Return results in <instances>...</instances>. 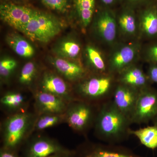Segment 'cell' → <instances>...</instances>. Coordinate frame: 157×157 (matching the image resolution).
Returning a JSON list of instances; mask_svg holds the SVG:
<instances>
[{
	"instance_id": "6da1fadb",
	"label": "cell",
	"mask_w": 157,
	"mask_h": 157,
	"mask_svg": "<svg viewBox=\"0 0 157 157\" xmlns=\"http://www.w3.org/2000/svg\"><path fill=\"white\" fill-rule=\"evenodd\" d=\"M131 121L117 108L112 100L104 102L99 109L95 120V131L102 140L115 143L129 135Z\"/></svg>"
},
{
	"instance_id": "7a4b0ae2",
	"label": "cell",
	"mask_w": 157,
	"mask_h": 157,
	"mask_svg": "<svg viewBox=\"0 0 157 157\" xmlns=\"http://www.w3.org/2000/svg\"><path fill=\"white\" fill-rule=\"evenodd\" d=\"M117 82L115 75L108 74H99L85 79L77 86L76 93L78 100L90 101H109L113 96Z\"/></svg>"
},
{
	"instance_id": "3957f363",
	"label": "cell",
	"mask_w": 157,
	"mask_h": 157,
	"mask_svg": "<svg viewBox=\"0 0 157 157\" xmlns=\"http://www.w3.org/2000/svg\"><path fill=\"white\" fill-rule=\"evenodd\" d=\"M33 115L19 113L8 118L3 128V147L16 151L33 126Z\"/></svg>"
},
{
	"instance_id": "277c9868",
	"label": "cell",
	"mask_w": 157,
	"mask_h": 157,
	"mask_svg": "<svg viewBox=\"0 0 157 157\" xmlns=\"http://www.w3.org/2000/svg\"><path fill=\"white\" fill-rule=\"evenodd\" d=\"M61 28L60 23L56 18L36 10L22 33L32 40L45 43L59 33Z\"/></svg>"
},
{
	"instance_id": "5b68a950",
	"label": "cell",
	"mask_w": 157,
	"mask_h": 157,
	"mask_svg": "<svg viewBox=\"0 0 157 157\" xmlns=\"http://www.w3.org/2000/svg\"><path fill=\"white\" fill-rule=\"evenodd\" d=\"M140 46L138 42H134L121 44L115 47L107 60L109 73L117 76L134 65L140 52Z\"/></svg>"
},
{
	"instance_id": "8992f818",
	"label": "cell",
	"mask_w": 157,
	"mask_h": 157,
	"mask_svg": "<svg viewBox=\"0 0 157 157\" xmlns=\"http://www.w3.org/2000/svg\"><path fill=\"white\" fill-rule=\"evenodd\" d=\"M157 114V92L148 87L141 90L132 117V124L147 123Z\"/></svg>"
},
{
	"instance_id": "52a82bcc",
	"label": "cell",
	"mask_w": 157,
	"mask_h": 157,
	"mask_svg": "<svg viewBox=\"0 0 157 157\" xmlns=\"http://www.w3.org/2000/svg\"><path fill=\"white\" fill-rule=\"evenodd\" d=\"M94 27L103 42L107 45H115L119 33L114 10L100 8L96 15Z\"/></svg>"
},
{
	"instance_id": "ba28073f",
	"label": "cell",
	"mask_w": 157,
	"mask_h": 157,
	"mask_svg": "<svg viewBox=\"0 0 157 157\" xmlns=\"http://www.w3.org/2000/svg\"><path fill=\"white\" fill-rule=\"evenodd\" d=\"M66 114V121L77 132H83L87 128L94 117L93 108L89 103L77 100L69 104Z\"/></svg>"
},
{
	"instance_id": "9c48e42d",
	"label": "cell",
	"mask_w": 157,
	"mask_h": 157,
	"mask_svg": "<svg viewBox=\"0 0 157 157\" xmlns=\"http://www.w3.org/2000/svg\"><path fill=\"white\" fill-rule=\"evenodd\" d=\"M36 11L29 7L11 3H5L0 7L2 20L21 32L32 19Z\"/></svg>"
},
{
	"instance_id": "30bf717a",
	"label": "cell",
	"mask_w": 157,
	"mask_h": 157,
	"mask_svg": "<svg viewBox=\"0 0 157 157\" xmlns=\"http://www.w3.org/2000/svg\"><path fill=\"white\" fill-rule=\"evenodd\" d=\"M119 35L126 39H132L139 35L137 11L121 5L114 10Z\"/></svg>"
},
{
	"instance_id": "8fae6325",
	"label": "cell",
	"mask_w": 157,
	"mask_h": 157,
	"mask_svg": "<svg viewBox=\"0 0 157 157\" xmlns=\"http://www.w3.org/2000/svg\"><path fill=\"white\" fill-rule=\"evenodd\" d=\"M140 91L117 82L113 92V102L130 121Z\"/></svg>"
},
{
	"instance_id": "7c38bea8",
	"label": "cell",
	"mask_w": 157,
	"mask_h": 157,
	"mask_svg": "<svg viewBox=\"0 0 157 157\" xmlns=\"http://www.w3.org/2000/svg\"><path fill=\"white\" fill-rule=\"evenodd\" d=\"M139 35L148 39L157 38V2L154 0L137 11Z\"/></svg>"
},
{
	"instance_id": "4fadbf2b",
	"label": "cell",
	"mask_w": 157,
	"mask_h": 157,
	"mask_svg": "<svg viewBox=\"0 0 157 157\" xmlns=\"http://www.w3.org/2000/svg\"><path fill=\"white\" fill-rule=\"evenodd\" d=\"M56 140L47 137L36 138L29 144L25 157H47L55 154L70 152Z\"/></svg>"
},
{
	"instance_id": "5bb4252c",
	"label": "cell",
	"mask_w": 157,
	"mask_h": 157,
	"mask_svg": "<svg viewBox=\"0 0 157 157\" xmlns=\"http://www.w3.org/2000/svg\"><path fill=\"white\" fill-rule=\"evenodd\" d=\"M35 106L39 115L47 113L63 114L68 108L69 103L49 93L40 91L35 94Z\"/></svg>"
},
{
	"instance_id": "9a60e30c",
	"label": "cell",
	"mask_w": 157,
	"mask_h": 157,
	"mask_svg": "<svg viewBox=\"0 0 157 157\" xmlns=\"http://www.w3.org/2000/svg\"><path fill=\"white\" fill-rule=\"evenodd\" d=\"M41 91L49 93L70 103L76 101L67 83L61 77L51 73H46L41 83Z\"/></svg>"
},
{
	"instance_id": "2e32d148",
	"label": "cell",
	"mask_w": 157,
	"mask_h": 157,
	"mask_svg": "<svg viewBox=\"0 0 157 157\" xmlns=\"http://www.w3.org/2000/svg\"><path fill=\"white\" fill-rule=\"evenodd\" d=\"M118 83L128 86L139 90L149 87L150 81L147 74L141 68L133 65L117 76Z\"/></svg>"
},
{
	"instance_id": "e0dca14e",
	"label": "cell",
	"mask_w": 157,
	"mask_h": 157,
	"mask_svg": "<svg viewBox=\"0 0 157 157\" xmlns=\"http://www.w3.org/2000/svg\"><path fill=\"white\" fill-rule=\"evenodd\" d=\"M52 64L59 73L70 81L80 80L85 75V71L81 66L64 59H54Z\"/></svg>"
},
{
	"instance_id": "ac0fdd59",
	"label": "cell",
	"mask_w": 157,
	"mask_h": 157,
	"mask_svg": "<svg viewBox=\"0 0 157 157\" xmlns=\"http://www.w3.org/2000/svg\"><path fill=\"white\" fill-rule=\"evenodd\" d=\"M82 157H142L124 149L104 145H95L86 151Z\"/></svg>"
},
{
	"instance_id": "d6986e66",
	"label": "cell",
	"mask_w": 157,
	"mask_h": 157,
	"mask_svg": "<svg viewBox=\"0 0 157 157\" xmlns=\"http://www.w3.org/2000/svg\"><path fill=\"white\" fill-rule=\"evenodd\" d=\"M75 9L82 25L86 27L92 21L95 12L96 0H74Z\"/></svg>"
},
{
	"instance_id": "ffe728a7",
	"label": "cell",
	"mask_w": 157,
	"mask_h": 157,
	"mask_svg": "<svg viewBox=\"0 0 157 157\" xmlns=\"http://www.w3.org/2000/svg\"><path fill=\"white\" fill-rule=\"evenodd\" d=\"M7 42L14 52L19 56L25 58L31 57L35 53L33 47L27 41L16 34L9 35Z\"/></svg>"
},
{
	"instance_id": "44dd1931",
	"label": "cell",
	"mask_w": 157,
	"mask_h": 157,
	"mask_svg": "<svg viewBox=\"0 0 157 157\" xmlns=\"http://www.w3.org/2000/svg\"><path fill=\"white\" fill-rule=\"evenodd\" d=\"M130 135L136 136L140 143L148 148H157V127L154 125L129 131Z\"/></svg>"
},
{
	"instance_id": "7402d4cb",
	"label": "cell",
	"mask_w": 157,
	"mask_h": 157,
	"mask_svg": "<svg viewBox=\"0 0 157 157\" xmlns=\"http://www.w3.org/2000/svg\"><path fill=\"white\" fill-rule=\"evenodd\" d=\"M86 52L91 67L99 74H108V64L101 52L94 46H88Z\"/></svg>"
},
{
	"instance_id": "603a6c76",
	"label": "cell",
	"mask_w": 157,
	"mask_h": 157,
	"mask_svg": "<svg viewBox=\"0 0 157 157\" xmlns=\"http://www.w3.org/2000/svg\"><path fill=\"white\" fill-rule=\"evenodd\" d=\"M38 119L35 121L33 129L36 131H41L48 128L55 126L66 121V114H42L39 115Z\"/></svg>"
},
{
	"instance_id": "cb8c5ba5",
	"label": "cell",
	"mask_w": 157,
	"mask_h": 157,
	"mask_svg": "<svg viewBox=\"0 0 157 157\" xmlns=\"http://www.w3.org/2000/svg\"><path fill=\"white\" fill-rule=\"evenodd\" d=\"M1 104L11 110H17L23 107L25 103V98L19 93H9L1 98Z\"/></svg>"
},
{
	"instance_id": "d4e9b609",
	"label": "cell",
	"mask_w": 157,
	"mask_h": 157,
	"mask_svg": "<svg viewBox=\"0 0 157 157\" xmlns=\"http://www.w3.org/2000/svg\"><path fill=\"white\" fill-rule=\"evenodd\" d=\"M81 50L80 45L73 41L62 42L58 48V52L63 57L76 58L79 55Z\"/></svg>"
},
{
	"instance_id": "484cf974",
	"label": "cell",
	"mask_w": 157,
	"mask_h": 157,
	"mask_svg": "<svg viewBox=\"0 0 157 157\" xmlns=\"http://www.w3.org/2000/svg\"><path fill=\"white\" fill-rule=\"evenodd\" d=\"M36 73V65L33 62L26 63L23 67L19 76V82L24 85H29L33 81Z\"/></svg>"
},
{
	"instance_id": "4316f807",
	"label": "cell",
	"mask_w": 157,
	"mask_h": 157,
	"mask_svg": "<svg viewBox=\"0 0 157 157\" xmlns=\"http://www.w3.org/2000/svg\"><path fill=\"white\" fill-rule=\"evenodd\" d=\"M17 66L15 60L11 59H6L0 62V75L1 78H9Z\"/></svg>"
},
{
	"instance_id": "83f0119b",
	"label": "cell",
	"mask_w": 157,
	"mask_h": 157,
	"mask_svg": "<svg viewBox=\"0 0 157 157\" xmlns=\"http://www.w3.org/2000/svg\"><path fill=\"white\" fill-rule=\"evenodd\" d=\"M42 1L48 8L59 12H64L67 8L68 0H42Z\"/></svg>"
},
{
	"instance_id": "f1b7e54d",
	"label": "cell",
	"mask_w": 157,
	"mask_h": 157,
	"mask_svg": "<svg viewBox=\"0 0 157 157\" xmlns=\"http://www.w3.org/2000/svg\"><path fill=\"white\" fill-rule=\"evenodd\" d=\"M144 56L150 63L157 65V42L152 43L147 47Z\"/></svg>"
},
{
	"instance_id": "f546056e",
	"label": "cell",
	"mask_w": 157,
	"mask_h": 157,
	"mask_svg": "<svg viewBox=\"0 0 157 157\" xmlns=\"http://www.w3.org/2000/svg\"><path fill=\"white\" fill-rule=\"evenodd\" d=\"M153 1L154 0H123L122 5L128 6L137 11Z\"/></svg>"
},
{
	"instance_id": "4dcf8cb0",
	"label": "cell",
	"mask_w": 157,
	"mask_h": 157,
	"mask_svg": "<svg viewBox=\"0 0 157 157\" xmlns=\"http://www.w3.org/2000/svg\"><path fill=\"white\" fill-rule=\"evenodd\" d=\"M100 8L115 10L122 4L123 0H99Z\"/></svg>"
},
{
	"instance_id": "1f68e13d",
	"label": "cell",
	"mask_w": 157,
	"mask_h": 157,
	"mask_svg": "<svg viewBox=\"0 0 157 157\" xmlns=\"http://www.w3.org/2000/svg\"><path fill=\"white\" fill-rule=\"evenodd\" d=\"M147 75L151 82L157 84V65L150 64Z\"/></svg>"
},
{
	"instance_id": "d6a6232c",
	"label": "cell",
	"mask_w": 157,
	"mask_h": 157,
	"mask_svg": "<svg viewBox=\"0 0 157 157\" xmlns=\"http://www.w3.org/2000/svg\"><path fill=\"white\" fill-rule=\"evenodd\" d=\"M0 157H19L15 151L2 147L0 151Z\"/></svg>"
},
{
	"instance_id": "836d02e7",
	"label": "cell",
	"mask_w": 157,
	"mask_h": 157,
	"mask_svg": "<svg viewBox=\"0 0 157 157\" xmlns=\"http://www.w3.org/2000/svg\"><path fill=\"white\" fill-rule=\"evenodd\" d=\"M64 154H55L51 155L47 157H62Z\"/></svg>"
},
{
	"instance_id": "e575fe53",
	"label": "cell",
	"mask_w": 157,
	"mask_h": 157,
	"mask_svg": "<svg viewBox=\"0 0 157 157\" xmlns=\"http://www.w3.org/2000/svg\"><path fill=\"white\" fill-rule=\"evenodd\" d=\"M62 157H73V153L72 152H71L69 153L65 154Z\"/></svg>"
},
{
	"instance_id": "d590c367",
	"label": "cell",
	"mask_w": 157,
	"mask_h": 157,
	"mask_svg": "<svg viewBox=\"0 0 157 157\" xmlns=\"http://www.w3.org/2000/svg\"><path fill=\"white\" fill-rule=\"evenodd\" d=\"M154 120H155V125L157 127V114Z\"/></svg>"
},
{
	"instance_id": "8d00e7d4",
	"label": "cell",
	"mask_w": 157,
	"mask_h": 157,
	"mask_svg": "<svg viewBox=\"0 0 157 157\" xmlns=\"http://www.w3.org/2000/svg\"><path fill=\"white\" fill-rule=\"evenodd\" d=\"M155 1H156V2H157V0H155Z\"/></svg>"
}]
</instances>
